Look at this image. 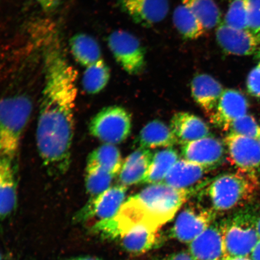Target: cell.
<instances>
[{
	"mask_svg": "<svg viewBox=\"0 0 260 260\" xmlns=\"http://www.w3.org/2000/svg\"><path fill=\"white\" fill-rule=\"evenodd\" d=\"M154 154L148 149L142 147L126 158L118 175L120 184L127 187L142 183L148 174Z\"/></svg>",
	"mask_w": 260,
	"mask_h": 260,
	"instance_id": "cell-18",
	"label": "cell"
},
{
	"mask_svg": "<svg viewBox=\"0 0 260 260\" xmlns=\"http://www.w3.org/2000/svg\"><path fill=\"white\" fill-rule=\"evenodd\" d=\"M123 161L118 148L115 145L104 144L92 152L87 165L96 166L116 177L121 170Z\"/></svg>",
	"mask_w": 260,
	"mask_h": 260,
	"instance_id": "cell-25",
	"label": "cell"
},
{
	"mask_svg": "<svg viewBox=\"0 0 260 260\" xmlns=\"http://www.w3.org/2000/svg\"><path fill=\"white\" fill-rule=\"evenodd\" d=\"M258 187L255 174L240 171L222 174L208 185L206 194L213 210L226 211L249 201Z\"/></svg>",
	"mask_w": 260,
	"mask_h": 260,
	"instance_id": "cell-4",
	"label": "cell"
},
{
	"mask_svg": "<svg viewBox=\"0 0 260 260\" xmlns=\"http://www.w3.org/2000/svg\"><path fill=\"white\" fill-rule=\"evenodd\" d=\"M214 217L213 209L196 202L188 203L175 221L174 236L180 241L191 242L212 224Z\"/></svg>",
	"mask_w": 260,
	"mask_h": 260,
	"instance_id": "cell-9",
	"label": "cell"
},
{
	"mask_svg": "<svg viewBox=\"0 0 260 260\" xmlns=\"http://www.w3.org/2000/svg\"><path fill=\"white\" fill-rule=\"evenodd\" d=\"M220 260H226V259L224 258H222V259H220Z\"/></svg>",
	"mask_w": 260,
	"mask_h": 260,
	"instance_id": "cell-41",
	"label": "cell"
},
{
	"mask_svg": "<svg viewBox=\"0 0 260 260\" xmlns=\"http://www.w3.org/2000/svg\"><path fill=\"white\" fill-rule=\"evenodd\" d=\"M199 19L206 30L221 23V13L214 0H181Z\"/></svg>",
	"mask_w": 260,
	"mask_h": 260,
	"instance_id": "cell-27",
	"label": "cell"
},
{
	"mask_svg": "<svg viewBox=\"0 0 260 260\" xmlns=\"http://www.w3.org/2000/svg\"><path fill=\"white\" fill-rule=\"evenodd\" d=\"M255 226L256 232H257L258 236L260 239V216L258 217H256L255 221Z\"/></svg>",
	"mask_w": 260,
	"mask_h": 260,
	"instance_id": "cell-38",
	"label": "cell"
},
{
	"mask_svg": "<svg viewBox=\"0 0 260 260\" xmlns=\"http://www.w3.org/2000/svg\"><path fill=\"white\" fill-rule=\"evenodd\" d=\"M193 194L162 183L149 184L132 197L148 222L159 229L175 216Z\"/></svg>",
	"mask_w": 260,
	"mask_h": 260,
	"instance_id": "cell-2",
	"label": "cell"
},
{
	"mask_svg": "<svg viewBox=\"0 0 260 260\" xmlns=\"http://www.w3.org/2000/svg\"><path fill=\"white\" fill-rule=\"evenodd\" d=\"M181 154L184 160L207 170L220 164L225 154L224 144L210 135L181 145Z\"/></svg>",
	"mask_w": 260,
	"mask_h": 260,
	"instance_id": "cell-12",
	"label": "cell"
},
{
	"mask_svg": "<svg viewBox=\"0 0 260 260\" xmlns=\"http://www.w3.org/2000/svg\"><path fill=\"white\" fill-rule=\"evenodd\" d=\"M173 21L175 27L184 40H197L206 31L193 13L183 4L175 9Z\"/></svg>",
	"mask_w": 260,
	"mask_h": 260,
	"instance_id": "cell-26",
	"label": "cell"
},
{
	"mask_svg": "<svg viewBox=\"0 0 260 260\" xmlns=\"http://www.w3.org/2000/svg\"><path fill=\"white\" fill-rule=\"evenodd\" d=\"M110 78L108 65L103 59L86 68L84 71L82 84L87 93L95 95L105 88Z\"/></svg>",
	"mask_w": 260,
	"mask_h": 260,
	"instance_id": "cell-28",
	"label": "cell"
},
{
	"mask_svg": "<svg viewBox=\"0 0 260 260\" xmlns=\"http://www.w3.org/2000/svg\"><path fill=\"white\" fill-rule=\"evenodd\" d=\"M164 260H193V259L192 256H191L190 253L182 252L169 256V257Z\"/></svg>",
	"mask_w": 260,
	"mask_h": 260,
	"instance_id": "cell-35",
	"label": "cell"
},
{
	"mask_svg": "<svg viewBox=\"0 0 260 260\" xmlns=\"http://www.w3.org/2000/svg\"><path fill=\"white\" fill-rule=\"evenodd\" d=\"M209 170L183 158L179 159L168 172L162 183L177 189L197 194L206 184L203 181Z\"/></svg>",
	"mask_w": 260,
	"mask_h": 260,
	"instance_id": "cell-15",
	"label": "cell"
},
{
	"mask_svg": "<svg viewBox=\"0 0 260 260\" xmlns=\"http://www.w3.org/2000/svg\"><path fill=\"white\" fill-rule=\"evenodd\" d=\"M223 90L219 81L210 75L198 74L191 81V95L197 105L209 116L215 109Z\"/></svg>",
	"mask_w": 260,
	"mask_h": 260,
	"instance_id": "cell-19",
	"label": "cell"
},
{
	"mask_svg": "<svg viewBox=\"0 0 260 260\" xmlns=\"http://www.w3.org/2000/svg\"><path fill=\"white\" fill-rule=\"evenodd\" d=\"M226 132L258 141L260 139V125L252 116L248 114L233 122Z\"/></svg>",
	"mask_w": 260,
	"mask_h": 260,
	"instance_id": "cell-31",
	"label": "cell"
},
{
	"mask_svg": "<svg viewBox=\"0 0 260 260\" xmlns=\"http://www.w3.org/2000/svg\"><path fill=\"white\" fill-rule=\"evenodd\" d=\"M3 255L1 253V252H0V260H3Z\"/></svg>",
	"mask_w": 260,
	"mask_h": 260,
	"instance_id": "cell-40",
	"label": "cell"
},
{
	"mask_svg": "<svg viewBox=\"0 0 260 260\" xmlns=\"http://www.w3.org/2000/svg\"><path fill=\"white\" fill-rule=\"evenodd\" d=\"M256 219L252 213L243 211L221 225L224 258L231 260L251 254L260 239L256 230Z\"/></svg>",
	"mask_w": 260,
	"mask_h": 260,
	"instance_id": "cell-5",
	"label": "cell"
},
{
	"mask_svg": "<svg viewBox=\"0 0 260 260\" xmlns=\"http://www.w3.org/2000/svg\"><path fill=\"white\" fill-rule=\"evenodd\" d=\"M231 260H252V259L251 258H249L248 257H239V258H233Z\"/></svg>",
	"mask_w": 260,
	"mask_h": 260,
	"instance_id": "cell-39",
	"label": "cell"
},
{
	"mask_svg": "<svg viewBox=\"0 0 260 260\" xmlns=\"http://www.w3.org/2000/svg\"><path fill=\"white\" fill-rule=\"evenodd\" d=\"M141 147L146 149L171 148L178 144L170 126L159 120H153L146 124L139 135Z\"/></svg>",
	"mask_w": 260,
	"mask_h": 260,
	"instance_id": "cell-21",
	"label": "cell"
},
{
	"mask_svg": "<svg viewBox=\"0 0 260 260\" xmlns=\"http://www.w3.org/2000/svg\"><path fill=\"white\" fill-rule=\"evenodd\" d=\"M252 260H260V239L251 253Z\"/></svg>",
	"mask_w": 260,
	"mask_h": 260,
	"instance_id": "cell-36",
	"label": "cell"
},
{
	"mask_svg": "<svg viewBox=\"0 0 260 260\" xmlns=\"http://www.w3.org/2000/svg\"><path fill=\"white\" fill-rule=\"evenodd\" d=\"M115 176L96 166L87 165L85 185L87 193L95 197L111 187Z\"/></svg>",
	"mask_w": 260,
	"mask_h": 260,
	"instance_id": "cell-29",
	"label": "cell"
},
{
	"mask_svg": "<svg viewBox=\"0 0 260 260\" xmlns=\"http://www.w3.org/2000/svg\"><path fill=\"white\" fill-rule=\"evenodd\" d=\"M157 232L158 230L147 226L135 227L121 237L122 245L126 251L131 252H145L158 241Z\"/></svg>",
	"mask_w": 260,
	"mask_h": 260,
	"instance_id": "cell-24",
	"label": "cell"
},
{
	"mask_svg": "<svg viewBox=\"0 0 260 260\" xmlns=\"http://www.w3.org/2000/svg\"><path fill=\"white\" fill-rule=\"evenodd\" d=\"M31 101L25 95L0 99V148L2 157L12 160L17 154L22 133L32 112Z\"/></svg>",
	"mask_w": 260,
	"mask_h": 260,
	"instance_id": "cell-3",
	"label": "cell"
},
{
	"mask_svg": "<svg viewBox=\"0 0 260 260\" xmlns=\"http://www.w3.org/2000/svg\"><path fill=\"white\" fill-rule=\"evenodd\" d=\"M223 22L233 28L248 29V0H233Z\"/></svg>",
	"mask_w": 260,
	"mask_h": 260,
	"instance_id": "cell-30",
	"label": "cell"
},
{
	"mask_svg": "<svg viewBox=\"0 0 260 260\" xmlns=\"http://www.w3.org/2000/svg\"><path fill=\"white\" fill-rule=\"evenodd\" d=\"M126 191L127 187L119 184L93 197L74 216L75 222L82 223L96 219V223L113 218L125 202Z\"/></svg>",
	"mask_w": 260,
	"mask_h": 260,
	"instance_id": "cell-8",
	"label": "cell"
},
{
	"mask_svg": "<svg viewBox=\"0 0 260 260\" xmlns=\"http://www.w3.org/2000/svg\"><path fill=\"white\" fill-rule=\"evenodd\" d=\"M118 3L135 23L147 28L164 20L170 9L168 0H118Z\"/></svg>",
	"mask_w": 260,
	"mask_h": 260,
	"instance_id": "cell-13",
	"label": "cell"
},
{
	"mask_svg": "<svg viewBox=\"0 0 260 260\" xmlns=\"http://www.w3.org/2000/svg\"><path fill=\"white\" fill-rule=\"evenodd\" d=\"M70 45L74 59L82 67H89L103 59L99 44L88 35H75L71 38Z\"/></svg>",
	"mask_w": 260,
	"mask_h": 260,
	"instance_id": "cell-22",
	"label": "cell"
},
{
	"mask_svg": "<svg viewBox=\"0 0 260 260\" xmlns=\"http://www.w3.org/2000/svg\"><path fill=\"white\" fill-rule=\"evenodd\" d=\"M258 142H259V145H260V139L258 140Z\"/></svg>",
	"mask_w": 260,
	"mask_h": 260,
	"instance_id": "cell-43",
	"label": "cell"
},
{
	"mask_svg": "<svg viewBox=\"0 0 260 260\" xmlns=\"http://www.w3.org/2000/svg\"><path fill=\"white\" fill-rule=\"evenodd\" d=\"M108 45L117 63L132 76H137L146 67L145 50L135 36L123 30L110 35Z\"/></svg>",
	"mask_w": 260,
	"mask_h": 260,
	"instance_id": "cell-7",
	"label": "cell"
},
{
	"mask_svg": "<svg viewBox=\"0 0 260 260\" xmlns=\"http://www.w3.org/2000/svg\"><path fill=\"white\" fill-rule=\"evenodd\" d=\"M12 161L0 157V219L11 215L17 205V185Z\"/></svg>",
	"mask_w": 260,
	"mask_h": 260,
	"instance_id": "cell-20",
	"label": "cell"
},
{
	"mask_svg": "<svg viewBox=\"0 0 260 260\" xmlns=\"http://www.w3.org/2000/svg\"><path fill=\"white\" fill-rule=\"evenodd\" d=\"M67 260H102L99 258L95 257V256H74V257H71L68 258Z\"/></svg>",
	"mask_w": 260,
	"mask_h": 260,
	"instance_id": "cell-37",
	"label": "cell"
},
{
	"mask_svg": "<svg viewBox=\"0 0 260 260\" xmlns=\"http://www.w3.org/2000/svg\"><path fill=\"white\" fill-rule=\"evenodd\" d=\"M132 119L129 113L122 107H106L93 117L89 132L106 144L116 145L125 141L132 131Z\"/></svg>",
	"mask_w": 260,
	"mask_h": 260,
	"instance_id": "cell-6",
	"label": "cell"
},
{
	"mask_svg": "<svg viewBox=\"0 0 260 260\" xmlns=\"http://www.w3.org/2000/svg\"><path fill=\"white\" fill-rule=\"evenodd\" d=\"M193 260H220L223 258L224 249L221 226L211 225L194 239L190 245Z\"/></svg>",
	"mask_w": 260,
	"mask_h": 260,
	"instance_id": "cell-17",
	"label": "cell"
},
{
	"mask_svg": "<svg viewBox=\"0 0 260 260\" xmlns=\"http://www.w3.org/2000/svg\"><path fill=\"white\" fill-rule=\"evenodd\" d=\"M178 160V152L172 147L155 152L148 174L142 183L153 184L162 183Z\"/></svg>",
	"mask_w": 260,
	"mask_h": 260,
	"instance_id": "cell-23",
	"label": "cell"
},
{
	"mask_svg": "<svg viewBox=\"0 0 260 260\" xmlns=\"http://www.w3.org/2000/svg\"><path fill=\"white\" fill-rule=\"evenodd\" d=\"M61 0H37L38 4L45 12L51 13L60 5Z\"/></svg>",
	"mask_w": 260,
	"mask_h": 260,
	"instance_id": "cell-34",
	"label": "cell"
},
{
	"mask_svg": "<svg viewBox=\"0 0 260 260\" xmlns=\"http://www.w3.org/2000/svg\"><path fill=\"white\" fill-rule=\"evenodd\" d=\"M246 85L251 95L260 99V61L249 74Z\"/></svg>",
	"mask_w": 260,
	"mask_h": 260,
	"instance_id": "cell-33",
	"label": "cell"
},
{
	"mask_svg": "<svg viewBox=\"0 0 260 260\" xmlns=\"http://www.w3.org/2000/svg\"><path fill=\"white\" fill-rule=\"evenodd\" d=\"M170 128L178 144L183 145L210 136L206 122L196 115L187 112H178L172 117Z\"/></svg>",
	"mask_w": 260,
	"mask_h": 260,
	"instance_id": "cell-16",
	"label": "cell"
},
{
	"mask_svg": "<svg viewBox=\"0 0 260 260\" xmlns=\"http://www.w3.org/2000/svg\"><path fill=\"white\" fill-rule=\"evenodd\" d=\"M248 30L260 34V0H248Z\"/></svg>",
	"mask_w": 260,
	"mask_h": 260,
	"instance_id": "cell-32",
	"label": "cell"
},
{
	"mask_svg": "<svg viewBox=\"0 0 260 260\" xmlns=\"http://www.w3.org/2000/svg\"><path fill=\"white\" fill-rule=\"evenodd\" d=\"M224 145L231 162L241 171L255 173L260 168V145L258 140L229 133Z\"/></svg>",
	"mask_w": 260,
	"mask_h": 260,
	"instance_id": "cell-10",
	"label": "cell"
},
{
	"mask_svg": "<svg viewBox=\"0 0 260 260\" xmlns=\"http://www.w3.org/2000/svg\"><path fill=\"white\" fill-rule=\"evenodd\" d=\"M248 100L235 89L224 90L215 109L209 116L210 122L217 127L227 131L236 120L247 115Z\"/></svg>",
	"mask_w": 260,
	"mask_h": 260,
	"instance_id": "cell-14",
	"label": "cell"
},
{
	"mask_svg": "<svg viewBox=\"0 0 260 260\" xmlns=\"http://www.w3.org/2000/svg\"><path fill=\"white\" fill-rule=\"evenodd\" d=\"M0 155H1V148H0Z\"/></svg>",
	"mask_w": 260,
	"mask_h": 260,
	"instance_id": "cell-42",
	"label": "cell"
},
{
	"mask_svg": "<svg viewBox=\"0 0 260 260\" xmlns=\"http://www.w3.org/2000/svg\"><path fill=\"white\" fill-rule=\"evenodd\" d=\"M217 43L226 53L237 56H249L254 54L260 46V34L248 29L230 27L223 22L217 28Z\"/></svg>",
	"mask_w": 260,
	"mask_h": 260,
	"instance_id": "cell-11",
	"label": "cell"
},
{
	"mask_svg": "<svg viewBox=\"0 0 260 260\" xmlns=\"http://www.w3.org/2000/svg\"><path fill=\"white\" fill-rule=\"evenodd\" d=\"M77 76L57 44L47 49L37 143L42 162L52 175H63L70 167Z\"/></svg>",
	"mask_w": 260,
	"mask_h": 260,
	"instance_id": "cell-1",
	"label": "cell"
}]
</instances>
